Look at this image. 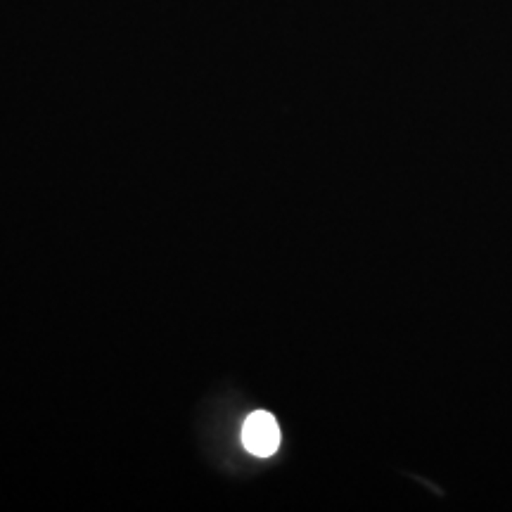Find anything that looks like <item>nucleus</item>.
Segmentation results:
<instances>
[{
    "label": "nucleus",
    "mask_w": 512,
    "mask_h": 512,
    "mask_svg": "<svg viewBox=\"0 0 512 512\" xmlns=\"http://www.w3.org/2000/svg\"><path fill=\"white\" fill-rule=\"evenodd\" d=\"M242 444L249 453L259 458H268L280 446V427L271 413L256 411L242 425Z\"/></svg>",
    "instance_id": "f257e3e1"
}]
</instances>
